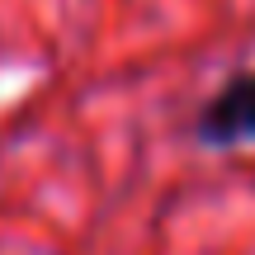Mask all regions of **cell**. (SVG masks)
<instances>
[{"label":"cell","mask_w":255,"mask_h":255,"mask_svg":"<svg viewBox=\"0 0 255 255\" xmlns=\"http://www.w3.org/2000/svg\"><path fill=\"white\" fill-rule=\"evenodd\" d=\"M189 137L203 151H241L255 146V66H241L199 104Z\"/></svg>","instance_id":"obj_1"}]
</instances>
